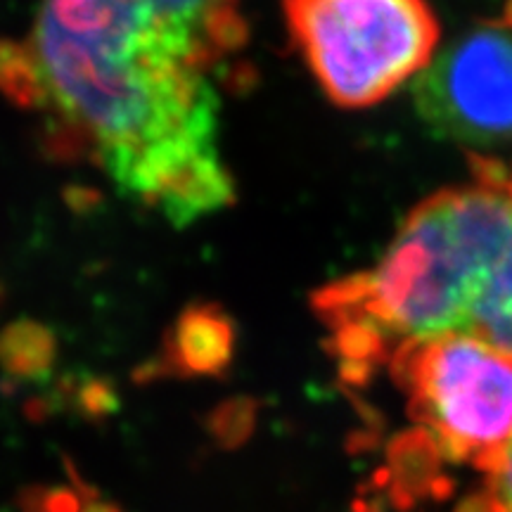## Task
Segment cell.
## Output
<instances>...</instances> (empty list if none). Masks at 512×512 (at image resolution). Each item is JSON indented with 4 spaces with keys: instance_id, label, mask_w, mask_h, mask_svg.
I'll return each mask as SVG.
<instances>
[{
    "instance_id": "2",
    "label": "cell",
    "mask_w": 512,
    "mask_h": 512,
    "mask_svg": "<svg viewBox=\"0 0 512 512\" xmlns=\"http://www.w3.org/2000/svg\"><path fill=\"white\" fill-rule=\"evenodd\" d=\"M472 169L422 200L375 266L313 294L344 373L361 377L446 335L512 356V159L472 157Z\"/></svg>"
},
{
    "instance_id": "3",
    "label": "cell",
    "mask_w": 512,
    "mask_h": 512,
    "mask_svg": "<svg viewBox=\"0 0 512 512\" xmlns=\"http://www.w3.org/2000/svg\"><path fill=\"white\" fill-rule=\"evenodd\" d=\"M287 29L323 93L380 105L430 67L441 43L427 0H283Z\"/></svg>"
},
{
    "instance_id": "5",
    "label": "cell",
    "mask_w": 512,
    "mask_h": 512,
    "mask_svg": "<svg viewBox=\"0 0 512 512\" xmlns=\"http://www.w3.org/2000/svg\"><path fill=\"white\" fill-rule=\"evenodd\" d=\"M413 100L422 124L470 157L512 150V0L437 50Z\"/></svg>"
},
{
    "instance_id": "1",
    "label": "cell",
    "mask_w": 512,
    "mask_h": 512,
    "mask_svg": "<svg viewBox=\"0 0 512 512\" xmlns=\"http://www.w3.org/2000/svg\"><path fill=\"white\" fill-rule=\"evenodd\" d=\"M245 43L240 0H43L22 43L31 107L62 150L185 226L233 202L216 74Z\"/></svg>"
},
{
    "instance_id": "8",
    "label": "cell",
    "mask_w": 512,
    "mask_h": 512,
    "mask_svg": "<svg viewBox=\"0 0 512 512\" xmlns=\"http://www.w3.org/2000/svg\"><path fill=\"white\" fill-rule=\"evenodd\" d=\"M486 489L477 501V512H512V439L484 467Z\"/></svg>"
},
{
    "instance_id": "4",
    "label": "cell",
    "mask_w": 512,
    "mask_h": 512,
    "mask_svg": "<svg viewBox=\"0 0 512 512\" xmlns=\"http://www.w3.org/2000/svg\"><path fill=\"white\" fill-rule=\"evenodd\" d=\"M437 451L484 470L512 439V356L475 337L408 344L387 363Z\"/></svg>"
},
{
    "instance_id": "7",
    "label": "cell",
    "mask_w": 512,
    "mask_h": 512,
    "mask_svg": "<svg viewBox=\"0 0 512 512\" xmlns=\"http://www.w3.org/2000/svg\"><path fill=\"white\" fill-rule=\"evenodd\" d=\"M3 349V358L15 366L17 370H29L38 368V363H43L53 349V342L46 337V330L38 328V325L22 323L8 330V335L0 342Z\"/></svg>"
},
{
    "instance_id": "6",
    "label": "cell",
    "mask_w": 512,
    "mask_h": 512,
    "mask_svg": "<svg viewBox=\"0 0 512 512\" xmlns=\"http://www.w3.org/2000/svg\"><path fill=\"white\" fill-rule=\"evenodd\" d=\"M233 325L216 306H190L171 330L169 358L190 373H216L230 361Z\"/></svg>"
}]
</instances>
